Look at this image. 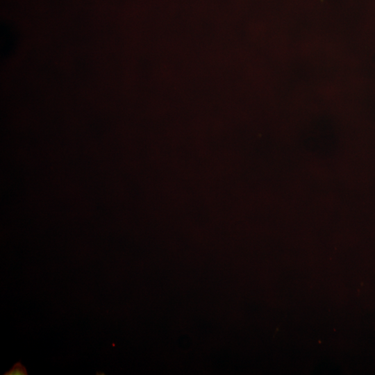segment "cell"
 I'll list each match as a JSON object with an SVG mask.
<instances>
[{"mask_svg":"<svg viewBox=\"0 0 375 375\" xmlns=\"http://www.w3.org/2000/svg\"><path fill=\"white\" fill-rule=\"evenodd\" d=\"M4 375H27V370L26 367L22 364L20 361L17 362L13 365L12 368L5 372Z\"/></svg>","mask_w":375,"mask_h":375,"instance_id":"1","label":"cell"}]
</instances>
